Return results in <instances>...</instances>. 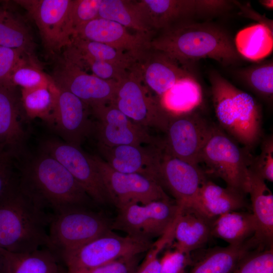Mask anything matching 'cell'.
I'll use <instances>...</instances> for the list:
<instances>
[{"label": "cell", "instance_id": "1", "mask_svg": "<svg viewBox=\"0 0 273 273\" xmlns=\"http://www.w3.org/2000/svg\"><path fill=\"white\" fill-rule=\"evenodd\" d=\"M18 183L35 205L52 214L77 207L92 208L95 203L68 170L43 151L21 168Z\"/></svg>", "mask_w": 273, "mask_h": 273}, {"label": "cell", "instance_id": "2", "mask_svg": "<svg viewBox=\"0 0 273 273\" xmlns=\"http://www.w3.org/2000/svg\"><path fill=\"white\" fill-rule=\"evenodd\" d=\"M151 47L186 64L209 58L228 66L241 59L230 33L209 22H187L162 30Z\"/></svg>", "mask_w": 273, "mask_h": 273}, {"label": "cell", "instance_id": "3", "mask_svg": "<svg viewBox=\"0 0 273 273\" xmlns=\"http://www.w3.org/2000/svg\"><path fill=\"white\" fill-rule=\"evenodd\" d=\"M218 125L249 153L262 137V112L257 101L216 71L209 75Z\"/></svg>", "mask_w": 273, "mask_h": 273}, {"label": "cell", "instance_id": "4", "mask_svg": "<svg viewBox=\"0 0 273 273\" xmlns=\"http://www.w3.org/2000/svg\"><path fill=\"white\" fill-rule=\"evenodd\" d=\"M52 214L35 205L18 188L0 202V247L12 253H29L49 245Z\"/></svg>", "mask_w": 273, "mask_h": 273}, {"label": "cell", "instance_id": "5", "mask_svg": "<svg viewBox=\"0 0 273 273\" xmlns=\"http://www.w3.org/2000/svg\"><path fill=\"white\" fill-rule=\"evenodd\" d=\"M112 222L101 212L87 207L74 208L52 214L47 248L57 259L60 258L112 231Z\"/></svg>", "mask_w": 273, "mask_h": 273}, {"label": "cell", "instance_id": "6", "mask_svg": "<svg viewBox=\"0 0 273 273\" xmlns=\"http://www.w3.org/2000/svg\"><path fill=\"white\" fill-rule=\"evenodd\" d=\"M251 160L248 152L213 124L201 152L200 163H205L209 171L222 179L226 187L246 195Z\"/></svg>", "mask_w": 273, "mask_h": 273}, {"label": "cell", "instance_id": "7", "mask_svg": "<svg viewBox=\"0 0 273 273\" xmlns=\"http://www.w3.org/2000/svg\"><path fill=\"white\" fill-rule=\"evenodd\" d=\"M180 211L171 200L131 204L118 209L111 228L127 236L153 242V239L162 237L174 228Z\"/></svg>", "mask_w": 273, "mask_h": 273}, {"label": "cell", "instance_id": "8", "mask_svg": "<svg viewBox=\"0 0 273 273\" xmlns=\"http://www.w3.org/2000/svg\"><path fill=\"white\" fill-rule=\"evenodd\" d=\"M153 243L127 235L121 236L111 231L60 259L66 267L65 273H81L123 256L147 252Z\"/></svg>", "mask_w": 273, "mask_h": 273}, {"label": "cell", "instance_id": "9", "mask_svg": "<svg viewBox=\"0 0 273 273\" xmlns=\"http://www.w3.org/2000/svg\"><path fill=\"white\" fill-rule=\"evenodd\" d=\"M136 2L150 27L161 30L181 23L219 16L232 9L231 1L226 0H142Z\"/></svg>", "mask_w": 273, "mask_h": 273}, {"label": "cell", "instance_id": "10", "mask_svg": "<svg viewBox=\"0 0 273 273\" xmlns=\"http://www.w3.org/2000/svg\"><path fill=\"white\" fill-rule=\"evenodd\" d=\"M112 103L134 123L165 132L170 114L144 85L135 70L118 81Z\"/></svg>", "mask_w": 273, "mask_h": 273}, {"label": "cell", "instance_id": "11", "mask_svg": "<svg viewBox=\"0 0 273 273\" xmlns=\"http://www.w3.org/2000/svg\"><path fill=\"white\" fill-rule=\"evenodd\" d=\"M15 2L24 8L34 21L47 51L58 53L70 44L73 33L71 16L73 0Z\"/></svg>", "mask_w": 273, "mask_h": 273}, {"label": "cell", "instance_id": "12", "mask_svg": "<svg viewBox=\"0 0 273 273\" xmlns=\"http://www.w3.org/2000/svg\"><path fill=\"white\" fill-rule=\"evenodd\" d=\"M113 205L117 209L131 204H146L159 200H171L154 179L140 173H124L110 167L100 157L90 156Z\"/></svg>", "mask_w": 273, "mask_h": 273}, {"label": "cell", "instance_id": "13", "mask_svg": "<svg viewBox=\"0 0 273 273\" xmlns=\"http://www.w3.org/2000/svg\"><path fill=\"white\" fill-rule=\"evenodd\" d=\"M206 179L199 165L176 158L162 147L156 180L173 197L181 210L193 209L200 213L199 192Z\"/></svg>", "mask_w": 273, "mask_h": 273}, {"label": "cell", "instance_id": "14", "mask_svg": "<svg viewBox=\"0 0 273 273\" xmlns=\"http://www.w3.org/2000/svg\"><path fill=\"white\" fill-rule=\"evenodd\" d=\"M212 125L195 110L170 114L162 147L176 158L199 165L201 152Z\"/></svg>", "mask_w": 273, "mask_h": 273}, {"label": "cell", "instance_id": "15", "mask_svg": "<svg viewBox=\"0 0 273 273\" xmlns=\"http://www.w3.org/2000/svg\"><path fill=\"white\" fill-rule=\"evenodd\" d=\"M42 151L63 165L98 205L113 204L102 178L90 156L80 148L55 140L46 141Z\"/></svg>", "mask_w": 273, "mask_h": 273}, {"label": "cell", "instance_id": "16", "mask_svg": "<svg viewBox=\"0 0 273 273\" xmlns=\"http://www.w3.org/2000/svg\"><path fill=\"white\" fill-rule=\"evenodd\" d=\"M97 119L94 123L98 145L142 146L153 144L154 141L146 129L134 123L112 103L89 107Z\"/></svg>", "mask_w": 273, "mask_h": 273}, {"label": "cell", "instance_id": "17", "mask_svg": "<svg viewBox=\"0 0 273 273\" xmlns=\"http://www.w3.org/2000/svg\"><path fill=\"white\" fill-rule=\"evenodd\" d=\"M52 78L57 87L71 93L89 107L112 103L118 85L116 81L102 79L63 58Z\"/></svg>", "mask_w": 273, "mask_h": 273}, {"label": "cell", "instance_id": "18", "mask_svg": "<svg viewBox=\"0 0 273 273\" xmlns=\"http://www.w3.org/2000/svg\"><path fill=\"white\" fill-rule=\"evenodd\" d=\"M89 107L69 91L57 87L52 122L53 127L65 142L80 148L93 132L94 123L89 118Z\"/></svg>", "mask_w": 273, "mask_h": 273}, {"label": "cell", "instance_id": "19", "mask_svg": "<svg viewBox=\"0 0 273 273\" xmlns=\"http://www.w3.org/2000/svg\"><path fill=\"white\" fill-rule=\"evenodd\" d=\"M194 64L180 63L152 49L137 62L133 70L148 87L161 97L179 81L196 77Z\"/></svg>", "mask_w": 273, "mask_h": 273}, {"label": "cell", "instance_id": "20", "mask_svg": "<svg viewBox=\"0 0 273 273\" xmlns=\"http://www.w3.org/2000/svg\"><path fill=\"white\" fill-rule=\"evenodd\" d=\"M152 34L131 33L117 22L98 18L82 26L72 36L107 44L139 60L151 49Z\"/></svg>", "mask_w": 273, "mask_h": 273}, {"label": "cell", "instance_id": "21", "mask_svg": "<svg viewBox=\"0 0 273 273\" xmlns=\"http://www.w3.org/2000/svg\"><path fill=\"white\" fill-rule=\"evenodd\" d=\"M98 146L101 158L113 170L124 173H140L156 180L161 147L152 151L142 146Z\"/></svg>", "mask_w": 273, "mask_h": 273}, {"label": "cell", "instance_id": "22", "mask_svg": "<svg viewBox=\"0 0 273 273\" xmlns=\"http://www.w3.org/2000/svg\"><path fill=\"white\" fill-rule=\"evenodd\" d=\"M15 87L0 85V151L14 157L26 138Z\"/></svg>", "mask_w": 273, "mask_h": 273}, {"label": "cell", "instance_id": "23", "mask_svg": "<svg viewBox=\"0 0 273 273\" xmlns=\"http://www.w3.org/2000/svg\"><path fill=\"white\" fill-rule=\"evenodd\" d=\"M265 180L249 169L248 194L257 226L254 238L261 247H272L273 195Z\"/></svg>", "mask_w": 273, "mask_h": 273}, {"label": "cell", "instance_id": "24", "mask_svg": "<svg viewBox=\"0 0 273 273\" xmlns=\"http://www.w3.org/2000/svg\"><path fill=\"white\" fill-rule=\"evenodd\" d=\"M212 221L195 209L181 210L174 227V248L191 254L203 247L212 237Z\"/></svg>", "mask_w": 273, "mask_h": 273}, {"label": "cell", "instance_id": "25", "mask_svg": "<svg viewBox=\"0 0 273 273\" xmlns=\"http://www.w3.org/2000/svg\"><path fill=\"white\" fill-rule=\"evenodd\" d=\"M258 245L252 238L243 244L207 250L192 258L189 273H232L241 259Z\"/></svg>", "mask_w": 273, "mask_h": 273}, {"label": "cell", "instance_id": "26", "mask_svg": "<svg viewBox=\"0 0 273 273\" xmlns=\"http://www.w3.org/2000/svg\"><path fill=\"white\" fill-rule=\"evenodd\" d=\"M245 196L235 190L220 187L206 179L199 192L200 212L213 220L222 214L247 208Z\"/></svg>", "mask_w": 273, "mask_h": 273}, {"label": "cell", "instance_id": "27", "mask_svg": "<svg viewBox=\"0 0 273 273\" xmlns=\"http://www.w3.org/2000/svg\"><path fill=\"white\" fill-rule=\"evenodd\" d=\"M257 230L256 221L252 212L235 211L222 214L213 220L211 235L229 245H239L253 238Z\"/></svg>", "mask_w": 273, "mask_h": 273}, {"label": "cell", "instance_id": "28", "mask_svg": "<svg viewBox=\"0 0 273 273\" xmlns=\"http://www.w3.org/2000/svg\"><path fill=\"white\" fill-rule=\"evenodd\" d=\"M234 40L236 49L241 56L258 61L272 52L273 31L264 25L257 23L239 31Z\"/></svg>", "mask_w": 273, "mask_h": 273}, {"label": "cell", "instance_id": "29", "mask_svg": "<svg viewBox=\"0 0 273 273\" xmlns=\"http://www.w3.org/2000/svg\"><path fill=\"white\" fill-rule=\"evenodd\" d=\"M202 92L196 77L183 80L160 97L164 110L171 115L194 111L201 103Z\"/></svg>", "mask_w": 273, "mask_h": 273}, {"label": "cell", "instance_id": "30", "mask_svg": "<svg viewBox=\"0 0 273 273\" xmlns=\"http://www.w3.org/2000/svg\"><path fill=\"white\" fill-rule=\"evenodd\" d=\"M99 18L114 21L136 32L153 34L136 2L102 0Z\"/></svg>", "mask_w": 273, "mask_h": 273}, {"label": "cell", "instance_id": "31", "mask_svg": "<svg viewBox=\"0 0 273 273\" xmlns=\"http://www.w3.org/2000/svg\"><path fill=\"white\" fill-rule=\"evenodd\" d=\"M3 250L7 273H60L57 258L47 248L25 253Z\"/></svg>", "mask_w": 273, "mask_h": 273}, {"label": "cell", "instance_id": "32", "mask_svg": "<svg viewBox=\"0 0 273 273\" xmlns=\"http://www.w3.org/2000/svg\"><path fill=\"white\" fill-rule=\"evenodd\" d=\"M81 54L131 70L138 59L107 44L73 36L69 45Z\"/></svg>", "mask_w": 273, "mask_h": 273}, {"label": "cell", "instance_id": "33", "mask_svg": "<svg viewBox=\"0 0 273 273\" xmlns=\"http://www.w3.org/2000/svg\"><path fill=\"white\" fill-rule=\"evenodd\" d=\"M0 46L31 55L32 38L25 25L6 9L0 8Z\"/></svg>", "mask_w": 273, "mask_h": 273}, {"label": "cell", "instance_id": "34", "mask_svg": "<svg viewBox=\"0 0 273 273\" xmlns=\"http://www.w3.org/2000/svg\"><path fill=\"white\" fill-rule=\"evenodd\" d=\"M57 86L22 89L21 103L29 119L40 118L50 125L55 104Z\"/></svg>", "mask_w": 273, "mask_h": 273}, {"label": "cell", "instance_id": "35", "mask_svg": "<svg viewBox=\"0 0 273 273\" xmlns=\"http://www.w3.org/2000/svg\"><path fill=\"white\" fill-rule=\"evenodd\" d=\"M237 77L251 90L266 102L273 97V62L269 60L240 69Z\"/></svg>", "mask_w": 273, "mask_h": 273}, {"label": "cell", "instance_id": "36", "mask_svg": "<svg viewBox=\"0 0 273 273\" xmlns=\"http://www.w3.org/2000/svg\"><path fill=\"white\" fill-rule=\"evenodd\" d=\"M63 59L84 70H89L92 74L103 80L118 82L124 78L130 71L112 63L81 54L70 46L65 48Z\"/></svg>", "mask_w": 273, "mask_h": 273}, {"label": "cell", "instance_id": "37", "mask_svg": "<svg viewBox=\"0 0 273 273\" xmlns=\"http://www.w3.org/2000/svg\"><path fill=\"white\" fill-rule=\"evenodd\" d=\"M28 56V60L22 57L13 69L9 78V84L22 89L52 87L55 83L52 77L47 75Z\"/></svg>", "mask_w": 273, "mask_h": 273}, {"label": "cell", "instance_id": "38", "mask_svg": "<svg viewBox=\"0 0 273 273\" xmlns=\"http://www.w3.org/2000/svg\"><path fill=\"white\" fill-rule=\"evenodd\" d=\"M249 169L264 180L273 181V137L269 135L262 141L260 154L251 159Z\"/></svg>", "mask_w": 273, "mask_h": 273}, {"label": "cell", "instance_id": "39", "mask_svg": "<svg viewBox=\"0 0 273 273\" xmlns=\"http://www.w3.org/2000/svg\"><path fill=\"white\" fill-rule=\"evenodd\" d=\"M102 0H73L71 9L73 34L90 21L99 18Z\"/></svg>", "mask_w": 273, "mask_h": 273}, {"label": "cell", "instance_id": "40", "mask_svg": "<svg viewBox=\"0 0 273 273\" xmlns=\"http://www.w3.org/2000/svg\"><path fill=\"white\" fill-rule=\"evenodd\" d=\"M173 236V230H172L154 242L134 273H161L158 255L166 245L172 242Z\"/></svg>", "mask_w": 273, "mask_h": 273}, {"label": "cell", "instance_id": "41", "mask_svg": "<svg viewBox=\"0 0 273 273\" xmlns=\"http://www.w3.org/2000/svg\"><path fill=\"white\" fill-rule=\"evenodd\" d=\"M13 158L8 153H0V202L18 187V173L14 170Z\"/></svg>", "mask_w": 273, "mask_h": 273}, {"label": "cell", "instance_id": "42", "mask_svg": "<svg viewBox=\"0 0 273 273\" xmlns=\"http://www.w3.org/2000/svg\"><path fill=\"white\" fill-rule=\"evenodd\" d=\"M141 254L123 256L81 273H134Z\"/></svg>", "mask_w": 273, "mask_h": 273}, {"label": "cell", "instance_id": "43", "mask_svg": "<svg viewBox=\"0 0 273 273\" xmlns=\"http://www.w3.org/2000/svg\"><path fill=\"white\" fill-rule=\"evenodd\" d=\"M161 273H186V268L191 266V254H187L174 248L166 252L160 259Z\"/></svg>", "mask_w": 273, "mask_h": 273}, {"label": "cell", "instance_id": "44", "mask_svg": "<svg viewBox=\"0 0 273 273\" xmlns=\"http://www.w3.org/2000/svg\"><path fill=\"white\" fill-rule=\"evenodd\" d=\"M23 55L26 54L19 50L0 46V85L11 86V73Z\"/></svg>", "mask_w": 273, "mask_h": 273}, {"label": "cell", "instance_id": "45", "mask_svg": "<svg viewBox=\"0 0 273 273\" xmlns=\"http://www.w3.org/2000/svg\"><path fill=\"white\" fill-rule=\"evenodd\" d=\"M233 3L234 5L240 9V14L243 16L253 20L259 24L264 25L273 31L272 20L257 12L249 4H242L236 1H233Z\"/></svg>", "mask_w": 273, "mask_h": 273}, {"label": "cell", "instance_id": "46", "mask_svg": "<svg viewBox=\"0 0 273 273\" xmlns=\"http://www.w3.org/2000/svg\"><path fill=\"white\" fill-rule=\"evenodd\" d=\"M0 273H7L6 262L3 249L0 247Z\"/></svg>", "mask_w": 273, "mask_h": 273}, {"label": "cell", "instance_id": "47", "mask_svg": "<svg viewBox=\"0 0 273 273\" xmlns=\"http://www.w3.org/2000/svg\"><path fill=\"white\" fill-rule=\"evenodd\" d=\"M259 3L267 9L272 10L273 8L272 0H261L259 1Z\"/></svg>", "mask_w": 273, "mask_h": 273}, {"label": "cell", "instance_id": "48", "mask_svg": "<svg viewBox=\"0 0 273 273\" xmlns=\"http://www.w3.org/2000/svg\"><path fill=\"white\" fill-rule=\"evenodd\" d=\"M1 152H1V151H0V153H1Z\"/></svg>", "mask_w": 273, "mask_h": 273}]
</instances>
